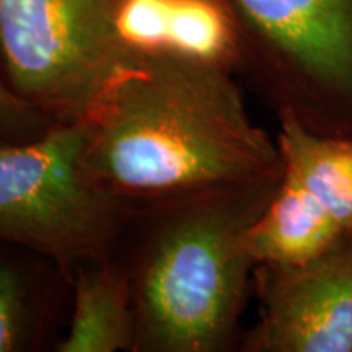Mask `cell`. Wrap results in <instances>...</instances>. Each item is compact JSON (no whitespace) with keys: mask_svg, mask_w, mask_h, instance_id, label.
<instances>
[{"mask_svg":"<svg viewBox=\"0 0 352 352\" xmlns=\"http://www.w3.org/2000/svg\"><path fill=\"white\" fill-rule=\"evenodd\" d=\"M270 64L277 113L352 138V0H232Z\"/></svg>","mask_w":352,"mask_h":352,"instance_id":"5b68a950","label":"cell"},{"mask_svg":"<svg viewBox=\"0 0 352 352\" xmlns=\"http://www.w3.org/2000/svg\"><path fill=\"white\" fill-rule=\"evenodd\" d=\"M280 178L170 201L132 279L134 351L220 352L233 344L256 266L246 235Z\"/></svg>","mask_w":352,"mask_h":352,"instance_id":"7a4b0ae2","label":"cell"},{"mask_svg":"<svg viewBox=\"0 0 352 352\" xmlns=\"http://www.w3.org/2000/svg\"><path fill=\"white\" fill-rule=\"evenodd\" d=\"M276 140L283 173L300 183L342 232L352 230V138L320 134L279 113Z\"/></svg>","mask_w":352,"mask_h":352,"instance_id":"ba28073f","label":"cell"},{"mask_svg":"<svg viewBox=\"0 0 352 352\" xmlns=\"http://www.w3.org/2000/svg\"><path fill=\"white\" fill-rule=\"evenodd\" d=\"M171 0H122L118 30L131 50L166 51Z\"/></svg>","mask_w":352,"mask_h":352,"instance_id":"8fae6325","label":"cell"},{"mask_svg":"<svg viewBox=\"0 0 352 352\" xmlns=\"http://www.w3.org/2000/svg\"><path fill=\"white\" fill-rule=\"evenodd\" d=\"M122 0H0L12 88L51 124L82 121L138 54L121 38Z\"/></svg>","mask_w":352,"mask_h":352,"instance_id":"277c9868","label":"cell"},{"mask_svg":"<svg viewBox=\"0 0 352 352\" xmlns=\"http://www.w3.org/2000/svg\"><path fill=\"white\" fill-rule=\"evenodd\" d=\"M51 126L54 124L0 80V135L23 142L44 134Z\"/></svg>","mask_w":352,"mask_h":352,"instance_id":"4fadbf2b","label":"cell"},{"mask_svg":"<svg viewBox=\"0 0 352 352\" xmlns=\"http://www.w3.org/2000/svg\"><path fill=\"white\" fill-rule=\"evenodd\" d=\"M82 121L88 168L122 201L283 175L277 140L254 122L230 69L173 51L138 52Z\"/></svg>","mask_w":352,"mask_h":352,"instance_id":"6da1fadb","label":"cell"},{"mask_svg":"<svg viewBox=\"0 0 352 352\" xmlns=\"http://www.w3.org/2000/svg\"><path fill=\"white\" fill-rule=\"evenodd\" d=\"M340 226L300 183L283 173L270 204L246 235L254 264H300L327 252Z\"/></svg>","mask_w":352,"mask_h":352,"instance_id":"52a82bcc","label":"cell"},{"mask_svg":"<svg viewBox=\"0 0 352 352\" xmlns=\"http://www.w3.org/2000/svg\"><path fill=\"white\" fill-rule=\"evenodd\" d=\"M30 303L23 279L7 264H0V352L19 351L30 334Z\"/></svg>","mask_w":352,"mask_h":352,"instance_id":"7c38bea8","label":"cell"},{"mask_svg":"<svg viewBox=\"0 0 352 352\" xmlns=\"http://www.w3.org/2000/svg\"><path fill=\"white\" fill-rule=\"evenodd\" d=\"M236 33L220 0H171L166 51L230 69Z\"/></svg>","mask_w":352,"mask_h":352,"instance_id":"30bf717a","label":"cell"},{"mask_svg":"<svg viewBox=\"0 0 352 352\" xmlns=\"http://www.w3.org/2000/svg\"><path fill=\"white\" fill-rule=\"evenodd\" d=\"M135 349L132 279L114 264L96 263L77 277L74 315L59 352H118Z\"/></svg>","mask_w":352,"mask_h":352,"instance_id":"9c48e42d","label":"cell"},{"mask_svg":"<svg viewBox=\"0 0 352 352\" xmlns=\"http://www.w3.org/2000/svg\"><path fill=\"white\" fill-rule=\"evenodd\" d=\"M248 352H352V230L300 264H258Z\"/></svg>","mask_w":352,"mask_h":352,"instance_id":"8992f818","label":"cell"},{"mask_svg":"<svg viewBox=\"0 0 352 352\" xmlns=\"http://www.w3.org/2000/svg\"><path fill=\"white\" fill-rule=\"evenodd\" d=\"M85 148L83 121L0 145V240L63 266L103 261L126 201L91 175Z\"/></svg>","mask_w":352,"mask_h":352,"instance_id":"3957f363","label":"cell"}]
</instances>
